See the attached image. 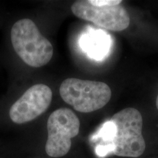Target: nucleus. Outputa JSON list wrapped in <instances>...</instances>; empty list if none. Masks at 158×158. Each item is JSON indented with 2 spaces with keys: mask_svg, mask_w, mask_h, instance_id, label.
I'll list each match as a JSON object with an SVG mask.
<instances>
[{
  "mask_svg": "<svg viewBox=\"0 0 158 158\" xmlns=\"http://www.w3.org/2000/svg\"><path fill=\"white\" fill-rule=\"evenodd\" d=\"M71 10L79 19L110 31H123L130 25L129 14L121 5L98 7L89 0H80L73 4Z\"/></svg>",
  "mask_w": 158,
  "mask_h": 158,
  "instance_id": "39448f33",
  "label": "nucleus"
},
{
  "mask_svg": "<svg viewBox=\"0 0 158 158\" xmlns=\"http://www.w3.org/2000/svg\"><path fill=\"white\" fill-rule=\"evenodd\" d=\"M93 5L102 7V6H115L122 3L121 0H89Z\"/></svg>",
  "mask_w": 158,
  "mask_h": 158,
  "instance_id": "9d476101",
  "label": "nucleus"
},
{
  "mask_svg": "<svg viewBox=\"0 0 158 158\" xmlns=\"http://www.w3.org/2000/svg\"><path fill=\"white\" fill-rule=\"evenodd\" d=\"M110 121L116 127L115 136L110 143L114 155L127 157L143 155L146 143L142 135L143 118L139 110L134 108H124L114 114Z\"/></svg>",
  "mask_w": 158,
  "mask_h": 158,
  "instance_id": "f03ea898",
  "label": "nucleus"
},
{
  "mask_svg": "<svg viewBox=\"0 0 158 158\" xmlns=\"http://www.w3.org/2000/svg\"><path fill=\"white\" fill-rule=\"evenodd\" d=\"M116 134V127L115 124L110 120L106 122L102 127L99 130L98 133L96 136H94V139L97 138H101L106 143H110L112 140L114 139Z\"/></svg>",
  "mask_w": 158,
  "mask_h": 158,
  "instance_id": "6e6552de",
  "label": "nucleus"
},
{
  "mask_svg": "<svg viewBox=\"0 0 158 158\" xmlns=\"http://www.w3.org/2000/svg\"><path fill=\"white\" fill-rule=\"evenodd\" d=\"M11 43L15 53L31 68H40L50 62L53 46L29 19L17 21L11 29Z\"/></svg>",
  "mask_w": 158,
  "mask_h": 158,
  "instance_id": "f257e3e1",
  "label": "nucleus"
},
{
  "mask_svg": "<svg viewBox=\"0 0 158 158\" xmlns=\"http://www.w3.org/2000/svg\"><path fill=\"white\" fill-rule=\"evenodd\" d=\"M156 106H157V108L158 110V94H157V100H156Z\"/></svg>",
  "mask_w": 158,
  "mask_h": 158,
  "instance_id": "9b49d317",
  "label": "nucleus"
},
{
  "mask_svg": "<svg viewBox=\"0 0 158 158\" xmlns=\"http://www.w3.org/2000/svg\"><path fill=\"white\" fill-rule=\"evenodd\" d=\"M110 40L106 33L93 30L85 33L81 39V46L92 58L100 60L109 50Z\"/></svg>",
  "mask_w": 158,
  "mask_h": 158,
  "instance_id": "0eeeda50",
  "label": "nucleus"
},
{
  "mask_svg": "<svg viewBox=\"0 0 158 158\" xmlns=\"http://www.w3.org/2000/svg\"><path fill=\"white\" fill-rule=\"evenodd\" d=\"M52 97V91L48 86L33 85L11 106L9 112L10 119L19 124L32 121L48 109Z\"/></svg>",
  "mask_w": 158,
  "mask_h": 158,
  "instance_id": "423d86ee",
  "label": "nucleus"
},
{
  "mask_svg": "<svg viewBox=\"0 0 158 158\" xmlns=\"http://www.w3.org/2000/svg\"><path fill=\"white\" fill-rule=\"evenodd\" d=\"M114 147L111 143L99 144L96 147L95 152L98 157H104L108 153L113 152Z\"/></svg>",
  "mask_w": 158,
  "mask_h": 158,
  "instance_id": "1a4fd4ad",
  "label": "nucleus"
},
{
  "mask_svg": "<svg viewBox=\"0 0 158 158\" xmlns=\"http://www.w3.org/2000/svg\"><path fill=\"white\" fill-rule=\"evenodd\" d=\"M59 94L65 102L81 113L100 109L111 98V90L106 83L73 78L63 81Z\"/></svg>",
  "mask_w": 158,
  "mask_h": 158,
  "instance_id": "7ed1b4c3",
  "label": "nucleus"
},
{
  "mask_svg": "<svg viewBox=\"0 0 158 158\" xmlns=\"http://www.w3.org/2000/svg\"><path fill=\"white\" fill-rule=\"evenodd\" d=\"M47 130L45 152L51 157H60L70 151L71 139L79 133L80 121L73 110L68 108H59L49 116Z\"/></svg>",
  "mask_w": 158,
  "mask_h": 158,
  "instance_id": "20e7f679",
  "label": "nucleus"
}]
</instances>
